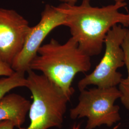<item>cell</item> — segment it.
<instances>
[{
	"label": "cell",
	"instance_id": "cell-1",
	"mask_svg": "<svg viewBox=\"0 0 129 129\" xmlns=\"http://www.w3.org/2000/svg\"><path fill=\"white\" fill-rule=\"evenodd\" d=\"M126 5L124 2L94 7L90 5V0H82L79 5L62 3L57 6L65 14L64 26L69 28L71 37L91 57L101 53L106 36L114 26L129 27V14L119 12Z\"/></svg>",
	"mask_w": 129,
	"mask_h": 129
},
{
	"label": "cell",
	"instance_id": "cell-2",
	"mask_svg": "<svg viewBox=\"0 0 129 129\" xmlns=\"http://www.w3.org/2000/svg\"><path fill=\"white\" fill-rule=\"evenodd\" d=\"M91 67L90 56L71 37L63 44L55 39L40 47L29 69L41 72L62 90L70 100L75 92L72 83L78 73H86Z\"/></svg>",
	"mask_w": 129,
	"mask_h": 129
},
{
	"label": "cell",
	"instance_id": "cell-3",
	"mask_svg": "<svg viewBox=\"0 0 129 129\" xmlns=\"http://www.w3.org/2000/svg\"><path fill=\"white\" fill-rule=\"evenodd\" d=\"M26 78L27 88L32 94L29 109L30 123L26 128H60L64 121L69 99L64 93L43 74L29 69Z\"/></svg>",
	"mask_w": 129,
	"mask_h": 129
},
{
	"label": "cell",
	"instance_id": "cell-4",
	"mask_svg": "<svg viewBox=\"0 0 129 129\" xmlns=\"http://www.w3.org/2000/svg\"><path fill=\"white\" fill-rule=\"evenodd\" d=\"M120 93L116 87L92 88L80 91L78 104L70 110L71 119L86 117V129H94L102 125L111 127L120 120V107L114 104Z\"/></svg>",
	"mask_w": 129,
	"mask_h": 129
},
{
	"label": "cell",
	"instance_id": "cell-5",
	"mask_svg": "<svg viewBox=\"0 0 129 129\" xmlns=\"http://www.w3.org/2000/svg\"><path fill=\"white\" fill-rule=\"evenodd\" d=\"M128 30L117 24L108 33L104 42V55L93 72L78 82L80 91L91 85L102 88L119 85L122 75L117 70L125 66V53L121 45Z\"/></svg>",
	"mask_w": 129,
	"mask_h": 129
},
{
	"label": "cell",
	"instance_id": "cell-6",
	"mask_svg": "<svg viewBox=\"0 0 129 129\" xmlns=\"http://www.w3.org/2000/svg\"><path fill=\"white\" fill-rule=\"evenodd\" d=\"M65 23V14L58 6L46 5L39 22L31 27L22 50L12 64L14 71L24 73L27 72L31 62L48 35L55 28L64 26Z\"/></svg>",
	"mask_w": 129,
	"mask_h": 129
},
{
	"label": "cell",
	"instance_id": "cell-7",
	"mask_svg": "<svg viewBox=\"0 0 129 129\" xmlns=\"http://www.w3.org/2000/svg\"><path fill=\"white\" fill-rule=\"evenodd\" d=\"M30 29L27 20L16 11L0 8V61L12 66Z\"/></svg>",
	"mask_w": 129,
	"mask_h": 129
},
{
	"label": "cell",
	"instance_id": "cell-8",
	"mask_svg": "<svg viewBox=\"0 0 129 129\" xmlns=\"http://www.w3.org/2000/svg\"><path fill=\"white\" fill-rule=\"evenodd\" d=\"M31 104L29 101L19 94L6 95L0 100V121L9 120L16 127L21 128Z\"/></svg>",
	"mask_w": 129,
	"mask_h": 129
},
{
	"label": "cell",
	"instance_id": "cell-9",
	"mask_svg": "<svg viewBox=\"0 0 129 129\" xmlns=\"http://www.w3.org/2000/svg\"><path fill=\"white\" fill-rule=\"evenodd\" d=\"M125 53V66L126 67L128 75L122 78L119 84V90L120 93V100L121 103L129 111V30L125 37L122 45Z\"/></svg>",
	"mask_w": 129,
	"mask_h": 129
},
{
	"label": "cell",
	"instance_id": "cell-10",
	"mask_svg": "<svg viewBox=\"0 0 129 129\" xmlns=\"http://www.w3.org/2000/svg\"><path fill=\"white\" fill-rule=\"evenodd\" d=\"M27 80L24 73L15 72L9 77L0 78V100L15 88L26 87Z\"/></svg>",
	"mask_w": 129,
	"mask_h": 129
},
{
	"label": "cell",
	"instance_id": "cell-11",
	"mask_svg": "<svg viewBox=\"0 0 129 129\" xmlns=\"http://www.w3.org/2000/svg\"><path fill=\"white\" fill-rule=\"evenodd\" d=\"M15 72L12 67L0 61V76L9 77Z\"/></svg>",
	"mask_w": 129,
	"mask_h": 129
},
{
	"label": "cell",
	"instance_id": "cell-12",
	"mask_svg": "<svg viewBox=\"0 0 129 129\" xmlns=\"http://www.w3.org/2000/svg\"><path fill=\"white\" fill-rule=\"evenodd\" d=\"M15 127L14 122L9 120L0 121V129H14Z\"/></svg>",
	"mask_w": 129,
	"mask_h": 129
},
{
	"label": "cell",
	"instance_id": "cell-13",
	"mask_svg": "<svg viewBox=\"0 0 129 129\" xmlns=\"http://www.w3.org/2000/svg\"><path fill=\"white\" fill-rule=\"evenodd\" d=\"M60 2H62V3H66L69 5H76V3H77L78 0H59ZM115 1V3L117 2H124L125 0H113Z\"/></svg>",
	"mask_w": 129,
	"mask_h": 129
},
{
	"label": "cell",
	"instance_id": "cell-14",
	"mask_svg": "<svg viewBox=\"0 0 129 129\" xmlns=\"http://www.w3.org/2000/svg\"><path fill=\"white\" fill-rule=\"evenodd\" d=\"M75 129V128H74V129Z\"/></svg>",
	"mask_w": 129,
	"mask_h": 129
}]
</instances>
